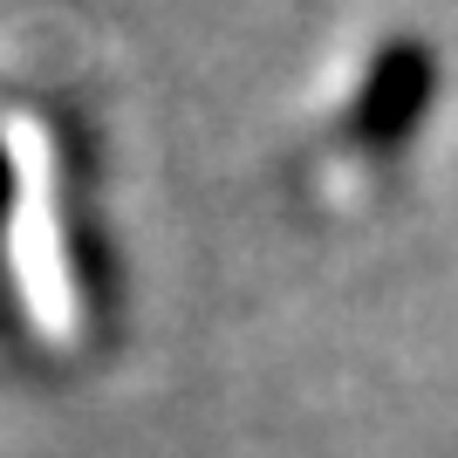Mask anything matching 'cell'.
Returning <instances> with one entry per match:
<instances>
[{
    "label": "cell",
    "instance_id": "2",
    "mask_svg": "<svg viewBox=\"0 0 458 458\" xmlns=\"http://www.w3.org/2000/svg\"><path fill=\"white\" fill-rule=\"evenodd\" d=\"M7 185H14V178H7V157H0V212H7V199H14Z\"/></svg>",
    "mask_w": 458,
    "mask_h": 458
},
{
    "label": "cell",
    "instance_id": "1",
    "mask_svg": "<svg viewBox=\"0 0 458 458\" xmlns=\"http://www.w3.org/2000/svg\"><path fill=\"white\" fill-rule=\"evenodd\" d=\"M431 82H438V69H431V55L418 41H390L369 62V82L356 96V137L369 151H403L418 116L431 110Z\"/></svg>",
    "mask_w": 458,
    "mask_h": 458
}]
</instances>
